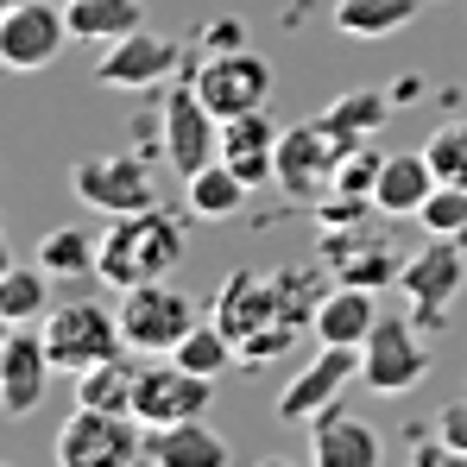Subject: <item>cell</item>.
<instances>
[{
  "label": "cell",
  "instance_id": "6da1fadb",
  "mask_svg": "<svg viewBox=\"0 0 467 467\" xmlns=\"http://www.w3.org/2000/svg\"><path fill=\"white\" fill-rule=\"evenodd\" d=\"M183 265V228L164 215V209H140V215H114L101 228L95 246V278L114 285V291H133V285H152L171 278Z\"/></svg>",
  "mask_w": 467,
  "mask_h": 467
},
{
  "label": "cell",
  "instance_id": "e575fe53",
  "mask_svg": "<svg viewBox=\"0 0 467 467\" xmlns=\"http://www.w3.org/2000/svg\"><path fill=\"white\" fill-rule=\"evenodd\" d=\"M240 45H246L240 19H215V26H209V32L196 38V51H202V57H215V51H240Z\"/></svg>",
  "mask_w": 467,
  "mask_h": 467
},
{
  "label": "cell",
  "instance_id": "8992f818",
  "mask_svg": "<svg viewBox=\"0 0 467 467\" xmlns=\"http://www.w3.org/2000/svg\"><path fill=\"white\" fill-rule=\"evenodd\" d=\"M158 146H164V164H171L177 177H196L202 164L222 158V114L196 95L190 77L177 82V88L164 95V108H158Z\"/></svg>",
  "mask_w": 467,
  "mask_h": 467
},
{
  "label": "cell",
  "instance_id": "3957f363",
  "mask_svg": "<svg viewBox=\"0 0 467 467\" xmlns=\"http://www.w3.org/2000/svg\"><path fill=\"white\" fill-rule=\"evenodd\" d=\"M45 328V348H51V367L77 379L82 367L95 360H114L127 348V328H120V310L95 304V297H77V304H57V310L38 322Z\"/></svg>",
  "mask_w": 467,
  "mask_h": 467
},
{
  "label": "cell",
  "instance_id": "7402d4cb",
  "mask_svg": "<svg viewBox=\"0 0 467 467\" xmlns=\"http://www.w3.org/2000/svg\"><path fill=\"white\" fill-rule=\"evenodd\" d=\"M183 196H190V215H196V222H234L253 190L240 183V171H234L228 158H215V164H202L196 177H183Z\"/></svg>",
  "mask_w": 467,
  "mask_h": 467
},
{
  "label": "cell",
  "instance_id": "1f68e13d",
  "mask_svg": "<svg viewBox=\"0 0 467 467\" xmlns=\"http://www.w3.org/2000/svg\"><path fill=\"white\" fill-rule=\"evenodd\" d=\"M423 152L436 164V183H467V120H449L423 140Z\"/></svg>",
  "mask_w": 467,
  "mask_h": 467
},
{
  "label": "cell",
  "instance_id": "4fadbf2b",
  "mask_svg": "<svg viewBox=\"0 0 467 467\" xmlns=\"http://www.w3.org/2000/svg\"><path fill=\"white\" fill-rule=\"evenodd\" d=\"M209 391H215V379H202V373H190L164 354V367H140V379H133V417L146 430L190 423V417L209 410Z\"/></svg>",
  "mask_w": 467,
  "mask_h": 467
},
{
  "label": "cell",
  "instance_id": "7a4b0ae2",
  "mask_svg": "<svg viewBox=\"0 0 467 467\" xmlns=\"http://www.w3.org/2000/svg\"><path fill=\"white\" fill-rule=\"evenodd\" d=\"M215 322L234 335V348H240V360H272V354H285L291 341H297V316L285 304V291H278V278H265V272H234L228 285H222V297H215Z\"/></svg>",
  "mask_w": 467,
  "mask_h": 467
},
{
  "label": "cell",
  "instance_id": "4dcf8cb0",
  "mask_svg": "<svg viewBox=\"0 0 467 467\" xmlns=\"http://www.w3.org/2000/svg\"><path fill=\"white\" fill-rule=\"evenodd\" d=\"M246 152H278V127H272L259 108L222 120V158H246Z\"/></svg>",
  "mask_w": 467,
  "mask_h": 467
},
{
  "label": "cell",
  "instance_id": "cb8c5ba5",
  "mask_svg": "<svg viewBox=\"0 0 467 467\" xmlns=\"http://www.w3.org/2000/svg\"><path fill=\"white\" fill-rule=\"evenodd\" d=\"M423 0H335V32L348 38H391L417 19Z\"/></svg>",
  "mask_w": 467,
  "mask_h": 467
},
{
  "label": "cell",
  "instance_id": "f1b7e54d",
  "mask_svg": "<svg viewBox=\"0 0 467 467\" xmlns=\"http://www.w3.org/2000/svg\"><path fill=\"white\" fill-rule=\"evenodd\" d=\"M95 246H101V234H88V228H51L38 240V265L51 278H88L95 272Z\"/></svg>",
  "mask_w": 467,
  "mask_h": 467
},
{
  "label": "cell",
  "instance_id": "f35d334b",
  "mask_svg": "<svg viewBox=\"0 0 467 467\" xmlns=\"http://www.w3.org/2000/svg\"><path fill=\"white\" fill-rule=\"evenodd\" d=\"M0 6H19V0H0Z\"/></svg>",
  "mask_w": 467,
  "mask_h": 467
},
{
  "label": "cell",
  "instance_id": "8d00e7d4",
  "mask_svg": "<svg viewBox=\"0 0 467 467\" xmlns=\"http://www.w3.org/2000/svg\"><path fill=\"white\" fill-rule=\"evenodd\" d=\"M13 272V246H6V234H0V278Z\"/></svg>",
  "mask_w": 467,
  "mask_h": 467
},
{
  "label": "cell",
  "instance_id": "8fae6325",
  "mask_svg": "<svg viewBox=\"0 0 467 467\" xmlns=\"http://www.w3.org/2000/svg\"><path fill=\"white\" fill-rule=\"evenodd\" d=\"M120 328H127V348H140V354H171V348L196 328V304H190L183 291H171L164 278H152V285L120 291Z\"/></svg>",
  "mask_w": 467,
  "mask_h": 467
},
{
  "label": "cell",
  "instance_id": "f546056e",
  "mask_svg": "<svg viewBox=\"0 0 467 467\" xmlns=\"http://www.w3.org/2000/svg\"><path fill=\"white\" fill-rule=\"evenodd\" d=\"M423 234H442V240H467V183H436L430 202L417 209Z\"/></svg>",
  "mask_w": 467,
  "mask_h": 467
},
{
  "label": "cell",
  "instance_id": "e0dca14e",
  "mask_svg": "<svg viewBox=\"0 0 467 467\" xmlns=\"http://www.w3.org/2000/svg\"><path fill=\"white\" fill-rule=\"evenodd\" d=\"M379 455H386V442L354 410H341V398L310 417V462L316 467H373Z\"/></svg>",
  "mask_w": 467,
  "mask_h": 467
},
{
  "label": "cell",
  "instance_id": "7c38bea8",
  "mask_svg": "<svg viewBox=\"0 0 467 467\" xmlns=\"http://www.w3.org/2000/svg\"><path fill=\"white\" fill-rule=\"evenodd\" d=\"M77 196L101 215H140V209H158V190H152V171L140 152H101V158H82L70 171Z\"/></svg>",
  "mask_w": 467,
  "mask_h": 467
},
{
  "label": "cell",
  "instance_id": "9a60e30c",
  "mask_svg": "<svg viewBox=\"0 0 467 467\" xmlns=\"http://www.w3.org/2000/svg\"><path fill=\"white\" fill-rule=\"evenodd\" d=\"M354 379H360V348L322 341V354H316L304 373H291V386L278 391V417H285V423H310L316 410H328Z\"/></svg>",
  "mask_w": 467,
  "mask_h": 467
},
{
  "label": "cell",
  "instance_id": "74e56055",
  "mask_svg": "<svg viewBox=\"0 0 467 467\" xmlns=\"http://www.w3.org/2000/svg\"><path fill=\"white\" fill-rule=\"evenodd\" d=\"M13 328H19V322H6V316H0V348H6V335H13Z\"/></svg>",
  "mask_w": 467,
  "mask_h": 467
},
{
  "label": "cell",
  "instance_id": "ac0fdd59",
  "mask_svg": "<svg viewBox=\"0 0 467 467\" xmlns=\"http://www.w3.org/2000/svg\"><path fill=\"white\" fill-rule=\"evenodd\" d=\"M404 259L410 253H398L391 240H379V234H341V246H328V265H335V278L341 285H360V291H386V285H398L404 278Z\"/></svg>",
  "mask_w": 467,
  "mask_h": 467
},
{
  "label": "cell",
  "instance_id": "d590c367",
  "mask_svg": "<svg viewBox=\"0 0 467 467\" xmlns=\"http://www.w3.org/2000/svg\"><path fill=\"white\" fill-rule=\"evenodd\" d=\"M417 95H423V77H404L398 88H391V101H417Z\"/></svg>",
  "mask_w": 467,
  "mask_h": 467
},
{
  "label": "cell",
  "instance_id": "ffe728a7",
  "mask_svg": "<svg viewBox=\"0 0 467 467\" xmlns=\"http://www.w3.org/2000/svg\"><path fill=\"white\" fill-rule=\"evenodd\" d=\"M146 462L152 467H228V442L202 417H190V423L146 430Z\"/></svg>",
  "mask_w": 467,
  "mask_h": 467
},
{
  "label": "cell",
  "instance_id": "603a6c76",
  "mask_svg": "<svg viewBox=\"0 0 467 467\" xmlns=\"http://www.w3.org/2000/svg\"><path fill=\"white\" fill-rule=\"evenodd\" d=\"M391 114H398V101H391L386 88H348V95H335L316 120H322L328 133H341V140H367L373 127H386Z\"/></svg>",
  "mask_w": 467,
  "mask_h": 467
},
{
  "label": "cell",
  "instance_id": "484cf974",
  "mask_svg": "<svg viewBox=\"0 0 467 467\" xmlns=\"http://www.w3.org/2000/svg\"><path fill=\"white\" fill-rule=\"evenodd\" d=\"M234 354H240V348H234V335L222 328V322H196V328L171 348V360L190 367V373H202V379H222V373L234 367Z\"/></svg>",
  "mask_w": 467,
  "mask_h": 467
},
{
  "label": "cell",
  "instance_id": "9c48e42d",
  "mask_svg": "<svg viewBox=\"0 0 467 467\" xmlns=\"http://www.w3.org/2000/svg\"><path fill=\"white\" fill-rule=\"evenodd\" d=\"M354 146H367V140H341V133H328L322 120H304V127L278 133V183H285L297 202H322V196L335 190V164L354 152Z\"/></svg>",
  "mask_w": 467,
  "mask_h": 467
},
{
  "label": "cell",
  "instance_id": "5b68a950",
  "mask_svg": "<svg viewBox=\"0 0 467 467\" xmlns=\"http://www.w3.org/2000/svg\"><path fill=\"white\" fill-rule=\"evenodd\" d=\"M430 373V341H423V322L417 316H379L373 335L360 341V386L398 398V391L423 386Z\"/></svg>",
  "mask_w": 467,
  "mask_h": 467
},
{
  "label": "cell",
  "instance_id": "d6a6232c",
  "mask_svg": "<svg viewBox=\"0 0 467 467\" xmlns=\"http://www.w3.org/2000/svg\"><path fill=\"white\" fill-rule=\"evenodd\" d=\"M379 171H386V152H373V146H354V152L335 164V196H373Z\"/></svg>",
  "mask_w": 467,
  "mask_h": 467
},
{
  "label": "cell",
  "instance_id": "44dd1931",
  "mask_svg": "<svg viewBox=\"0 0 467 467\" xmlns=\"http://www.w3.org/2000/svg\"><path fill=\"white\" fill-rule=\"evenodd\" d=\"M379 291H360V285H341L335 278V291L316 304L310 328L316 341H341V348H360L367 335H373V322H379V304H373Z\"/></svg>",
  "mask_w": 467,
  "mask_h": 467
},
{
  "label": "cell",
  "instance_id": "4316f807",
  "mask_svg": "<svg viewBox=\"0 0 467 467\" xmlns=\"http://www.w3.org/2000/svg\"><path fill=\"white\" fill-rule=\"evenodd\" d=\"M133 379L140 367H127L120 354L114 360H95L77 373V404H95V410H133Z\"/></svg>",
  "mask_w": 467,
  "mask_h": 467
},
{
  "label": "cell",
  "instance_id": "30bf717a",
  "mask_svg": "<svg viewBox=\"0 0 467 467\" xmlns=\"http://www.w3.org/2000/svg\"><path fill=\"white\" fill-rule=\"evenodd\" d=\"M64 38H70V13H57V6H45V0L0 6V70H13V77L51 70Z\"/></svg>",
  "mask_w": 467,
  "mask_h": 467
},
{
  "label": "cell",
  "instance_id": "2e32d148",
  "mask_svg": "<svg viewBox=\"0 0 467 467\" xmlns=\"http://www.w3.org/2000/svg\"><path fill=\"white\" fill-rule=\"evenodd\" d=\"M51 386V348H45V328L19 322L0 348V410L6 417H32L38 398Z\"/></svg>",
  "mask_w": 467,
  "mask_h": 467
},
{
  "label": "cell",
  "instance_id": "836d02e7",
  "mask_svg": "<svg viewBox=\"0 0 467 467\" xmlns=\"http://www.w3.org/2000/svg\"><path fill=\"white\" fill-rule=\"evenodd\" d=\"M436 436H442V442L467 462V398H455V404H442V410H436Z\"/></svg>",
  "mask_w": 467,
  "mask_h": 467
},
{
  "label": "cell",
  "instance_id": "ba28073f",
  "mask_svg": "<svg viewBox=\"0 0 467 467\" xmlns=\"http://www.w3.org/2000/svg\"><path fill=\"white\" fill-rule=\"evenodd\" d=\"M183 77L196 82V95L228 120V114H246V108H265V95H272V64L259 57V51H215V57H190L183 64Z\"/></svg>",
  "mask_w": 467,
  "mask_h": 467
},
{
  "label": "cell",
  "instance_id": "83f0119b",
  "mask_svg": "<svg viewBox=\"0 0 467 467\" xmlns=\"http://www.w3.org/2000/svg\"><path fill=\"white\" fill-rule=\"evenodd\" d=\"M0 316L6 322H38V316H51V272L32 259V265H13L6 278H0Z\"/></svg>",
  "mask_w": 467,
  "mask_h": 467
},
{
  "label": "cell",
  "instance_id": "d6986e66",
  "mask_svg": "<svg viewBox=\"0 0 467 467\" xmlns=\"http://www.w3.org/2000/svg\"><path fill=\"white\" fill-rule=\"evenodd\" d=\"M430 190H436V164L430 152H386V171H379V183H373V202H379V215H410L417 222V209L430 202Z\"/></svg>",
  "mask_w": 467,
  "mask_h": 467
},
{
  "label": "cell",
  "instance_id": "52a82bcc",
  "mask_svg": "<svg viewBox=\"0 0 467 467\" xmlns=\"http://www.w3.org/2000/svg\"><path fill=\"white\" fill-rule=\"evenodd\" d=\"M467 240H442V234H430V246H417L410 259H404V278H398V291L410 297V316L423 322V328H442L449 322V304L462 297L467 285Z\"/></svg>",
  "mask_w": 467,
  "mask_h": 467
},
{
  "label": "cell",
  "instance_id": "5bb4252c",
  "mask_svg": "<svg viewBox=\"0 0 467 467\" xmlns=\"http://www.w3.org/2000/svg\"><path fill=\"white\" fill-rule=\"evenodd\" d=\"M183 57H196V45L183 51L177 38H158V32H127V38H114L108 51H101V64H95V82L101 88H152L164 82L171 70H183Z\"/></svg>",
  "mask_w": 467,
  "mask_h": 467
},
{
  "label": "cell",
  "instance_id": "d4e9b609",
  "mask_svg": "<svg viewBox=\"0 0 467 467\" xmlns=\"http://www.w3.org/2000/svg\"><path fill=\"white\" fill-rule=\"evenodd\" d=\"M64 13H70V38H95V45L140 32V0H70Z\"/></svg>",
  "mask_w": 467,
  "mask_h": 467
},
{
  "label": "cell",
  "instance_id": "277c9868",
  "mask_svg": "<svg viewBox=\"0 0 467 467\" xmlns=\"http://www.w3.org/2000/svg\"><path fill=\"white\" fill-rule=\"evenodd\" d=\"M57 462L64 467H133V462H146V423L133 410L77 404V417L57 430Z\"/></svg>",
  "mask_w": 467,
  "mask_h": 467
}]
</instances>
